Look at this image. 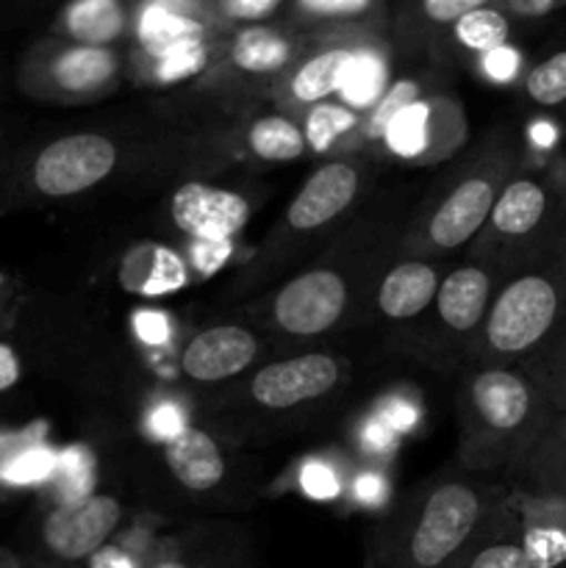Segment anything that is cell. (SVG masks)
<instances>
[{"label":"cell","mask_w":566,"mask_h":568,"mask_svg":"<svg viewBox=\"0 0 566 568\" xmlns=\"http://www.w3.org/2000/svg\"><path fill=\"white\" fill-rule=\"evenodd\" d=\"M566 300V270L527 272L503 288L488 311L486 338L497 353L519 355L542 344L558 325Z\"/></svg>","instance_id":"1"},{"label":"cell","mask_w":566,"mask_h":568,"mask_svg":"<svg viewBox=\"0 0 566 568\" xmlns=\"http://www.w3.org/2000/svg\"><path fill=\"white\" fill-rule=\"evenodd\" d=\"M114 144L98 133H75L53 142L33 164V183L50 197H70L103 181L114 170Z\"/></svg>","instance_id":"2"},{"label":"cell","mask_w":566,"mask_h":568,"mask_svg":"<svg viewBox=\"0 0 566 568\" xmlns=\"http://www.w3.org/2000/svg\"><path fill=\"white\" fill-rule=\"evenodd\" d=\"M481 499L466 486H444L427 499L422 519L411 538V558L420 568L442 566L475 527Z\"/></svg>","instance_id":"3"},{"label":"cell","mask_w":566,"mask_h":568,"mask_svg":"<svg viewBox=\"0 0 566 568\" xmlns=\"http://www.w3.org/2000/svg\"><path fill=\"white\" fill-rule=\"evenodd\" d=\"M120 521V505L111 497L64 503L44 521V544L61 560L92 558Z\"/></svg>","instance_id":"4"},{"label":"cell","mask_w":566,"mask_h":568,"mask_svg":"<svg viewBox=\"0 0 566 568\" xmlns=\"http://www.w3.org/2000/svg\"><path fill=\"white\" fill-rule=\"evenodd\" d=\"M347 286L336 272L316 270L289 283L275 300V320L283 331L316 336L342 316Z\"/></svg>","instance_id":"5"},{"label":"cell","mask_w":566,"mask_h":568,"mask_svg":"<svg viewBox=\"0 0 566 568\" xmlns=\"http://www.w3.org/2000/svg\"><path fill=\"white\" fill-rule=\"evenodd\" d=\"M247 203L242 194L186 183L172 197V222L198 242H228L247 222Z\"/></svg>","instance_id":"6"},{"label":"cell","mask_w":566,"mask_h":568,"mask_svg":"<svg viewBox=\"0 0 566 568\" xmlns=\"http://www.w3.org/2000/svg\"><path fill=\"white\" fill-rule=\"evenodd\" d=\"M338 366L327 355L311 353L261 369L253 381V397L264 408H292L322 397L336 386Z\"/></svg>","instance_id":"7"},{"label":"cell","mask_w":566,"mask_h":568,"mask_svg":"<svg viewBox=\"0 0 566 568\" xmlns=\"http://www.w3.org/2000/svg\"><path fill=\"white\" fill-rule=\"evenodd\" d=\"M536 392L519 375L505 369L483 372L472 383V403L486 427L497 433H516L533 425Z\"/></svg>","instance_id":"8"},{"label":"cell","mask_w":566,"mask_h":568,"mask_svg":"<svg viewBox=\"0 0 566 568\" xmlns=\"http://www.w3.org/2000/svg\"><path fill=\"white\" fill-rule=\"evenodd\" d=\"M255 353H259V344H255L253 333H247L244 327L225 325L200 333L186 347L181 364L189 377L211 383L247 369Z\"/></svg>","instance_id":"9"},{"label":"cell","mask_w":566,"mask_h":568,"mask_svg":"<svg viewBox=\"0 0 566 568\" xmlns=\"http://www.w3.org/2000/svg\"><path fill=\"white\" fill-rule=\"evenodd\" d=\"M355 189H358V175H355L353 166L338 164V161L336 164H325L300 189L292 209H289V222L297 231L325 225V222H331L333 216L347 209L350 200L355 197Z\"/></svg>","instance_id":"10"},{"label":"cell","mask_w":566,"mask_h":568,"mask_svg":"<svg viewBox=\"0 0 566 568\" xmlns=\"http://www.w3.org/2000/svg\"><path fill=\"white\" fill-rule=\"evenodd\" d=\"M494 189L483 178H469L442 203L431 222V239L438 247H458L492 216Z\"/></svg>","instance_id":"11"},{"label":"cell","mask_w":566,"mask_h":568,"mask_svg":"<svg viewBox=\"0 0 566 568\" xmlns=\"http://www.w3.org/2000/svg\"><path fill=\"white\" fill-rule=\"evenodd\" d=\"M553 211V194L536 178H519L503 189L492 209V225L508 239H527L542 231Z\"/></svg>","instance_id":"12"},{"label":"cell","mask_w":566,"mask_h":568,"mask_svg":"<svg viewBox=\"0 0 566 568\" xmlns=\"http://www.w3.org/2000/svg\"><path fill=\"white\" fill-rule=\"evenodd\" d=\"M166 464L172 475L192 491H209L225 475V464L214 438L194 427H186L181 436L166 444Z\"/></svg>","instance_id":"13"},{"label":"cell","mask_w":566,"mask_h":568,"mask_svg":"<svg viewBox=\"0 0 566 568\" xmlns=\"http://www.w3.org/2000/svg\"><path fill=\"white\" fill-rule=\"evenodd\" d=\"M533 519L522 532V549L533 568L566 566V497H547L533 505Z\"/></svg>","instance_id":"14"},{"label":"cell","mask_w":566,"mask_h":568,"mask_svg":"<svg viewBox=\"0 0 566 568\" xmlns=\"http://www.w3.org/2000/svg\"><path fill=\"white\" fill-rule=\"evenodd\" d=\"M492 281L477 266L455 270L438 288V314L453 331H472L488 311Z\"/></svg>","instance_id":"15"},{"label":"cell","mask_w":566,"mask_h":568,"mask_svg":"<svg viewBox=\"0 0 566 568\" xmlns=\"http://www.w3.org/2000/svg\"><path fill=\"white\" fill-rule=\"evenodd\" d=\"M436 272L427 264H400L383 281L377 303L381 311L392 320H408L425 311L436 297Z\"/></svg>","instance_id":"16"},{"label":"cell","mask_w":566,"mask_h":568,"mask_svg":"<svg viewBox=\"0 0 566 568\" xmlns=\"http://www.w3.org/2000/svg\"><path fill=\"white\" fill-rule=\"evenodd\" d=\"M203 28L200 22L189 20V17L178 14V11L166 9V6H148L139 22V39H142L144 50L155 59H166V55L178 53L200 44Z\"/></svg>","instance_id":"17"},{"label":"cell","mask_w":566,"mask_h":568,"mask_svg":"<svg viewBox=\"0 0 566 568\" xmlns=\"http://www.w3.org/2000/svg\"><path fill=\"white\" fill-rule=\"evenodd\" d=\"M353 59L355 53H350V50H327V53L311 59L294 75V94L305 100V103H314V100L327 98L331 92H338Z\"/></svg>","instance_id":"18"},{"label":"cell","mask_w":566,"mask_h":568,"mask_svg":"<svg viewBox=\"0 0 566 568\" xmlns=\"http://www.w3.org/2000/svg\"><path fill=\"white\" fill-rule=\"evenodd\" d=\"M114 72V55L103 48H75L55 64V81L70 92H89Z\"/></svg>","instance_id":"19"},{"label":"cell","mask_w":566,"mask_h":568,"mask_svg":"<svg viewBox=\"0 0 566 568\" xmlns=\"http://www.w3.org/2000/svg\"><path fill=\"white\" fill-rule=\"evenodd\" d=\"M72 37L87 44H103L122 31V9L111 0H87L67 14Z\"/></svg>","instance_id":"20"},{"label":"cell","mask_w":566,"mask_h":568,"mask_svg":"<svg viewBox=\"0 0 566 568\" xmlns=\"http://www.w3.org/2000/svg\"><path fill=\"white\" fill-rule=\"evenodd\" d=\"M289 59V42L277 33L264 31V28H253L244 31L233 44V61L236 67L247 72H272L277 67L286 64Z\"/></svg>","instance_id":"21"},{"label":"cell","mask_w":566,"mask_h":568,"mask_svg":"<svg viewBox=\"0 0 566 568\" xmlns=\"http://www.w3.org/2000/svg\"><path fill=\"white\" fill-rule=\"evenodd\" d=\"M250 148L261 159L292 161L303 153L305 139L294 122L283 120V116H264L250 131Z\"/></svg>","instance_id":"22"},{"label":"cell","mask_w":566,"mask_h":568,"mask_svg":"<svg viewBox=\"0 0 566 568\" xmlns=\"http://www.w3.org/2000/svg\"><path fill=\"white\" fill-rule=\"evenodd\" d=\"M527 98L544 109L566 103V48L553 50L547 59L530 67L525 81Z\"/></svg>","instance_id":"23"},{"label":"cell","mask_w":566,"mask_h":568,"mask_svg":"<svg viewBox=\"0 0 566 568\" xmlns=\"http://www.w3.org/2000/svg\"><path fill=\"white\" fill-rule=\"evenodd\" d=\"M455 37L461 39V44L472 50H481V53H492V50L505 48L511 37V26L505 20V14L494 9H477L472 14H466L464 20H458L455 26Z\"/></svg>","instance_id":"24"},{"label":"cell","mask_w":566,"mask_h":568,"mask_svg":"<svg viewBox=\"0 0 566 568\" xmlns=\"http://www.w3.org/2000/svg\"><path fill=\"white\" fill-rule=\"evenodd\" d=\"M383 75H386V70H383V64L375 55L355 53L353 64H350L338 92H342L353 105H370L372 100L381 94Z\"/></svg>","instance_id":"25"},{"label":"cell","mask_w":566,"mask_h":568,"mask_svg":"<svg viewBox=\"0 0 566 568\" xmlns=\"http://www.w3.org/2000/svg\"><path fill=\"white\" fill-rule=\"evenodd\" d=\"M427 105L425 103H414L397 116V120L388 125L386 131V142L394 153L400 155H416L422 153L425 148L427 136H425V125H427Z\"/></svg>","instance_id":"26"},{"label":"cell","mask_w":566,"mask_h":568,"mask_svg":"<svg viewBox=\"0 0 566 568\" xmlns=\"http://www.w3.org/2000/svg\"><path fill=\"white\" fill-rule=\"evenodd\" d=\"M355 125V116L338 105H316L305 122V139L316 153H325L344 131Z\"/></svg>","instance_id":"27"},{"label":"cell","mask_w":566,"mask_h":568,"mask_svg":"<svg viewBox=\"0 0 566 568\" xmlns=\"http://www.w3.org/2000/svg\"><path fill=\"white\" fill-rule=\"evenodd\" d=\"M416 94H420V87H416V81H400L394 83L392 89L386 92V98L377 103L375 114H372V122H370V136L381 139L386 136L388 125H392L394 120H397L400 114H403L408 105L416 103Z\"/></svg>","instance_id":"28"},{"label":"cell","mask_w":566,"mask_h":568,"mask_svg":"<svg viewBox=\"0 0 566 568\" xmlns=\"http://www.w3.org/2000/svg\"><path fill=\"white\" fill-rule=\"evenodd\" d=\"M55 469V455L44 447H31L11 458L3 466V477L17 486H28V483H39Z\"/></svg>","instance_id":"29"},{"label":"cell","mask_w":566,"mask_h":568,"mask_svg":"<svg viewBox=\"0 0 566 568\" xmlns=\"http://www.w3.org/2000/svg\"><path fill=\"white\" fill-rule=\"evenodd\" d=\"M61 483L67 488V499L70 503H81L87 499L89 486H92V460L83 449H67L59 458Z\"/></svg>","instance_id":"30"},{"label":"cell","mask_w":566,"mask_h":568,"mask_svg":"<svg viewBox=\"0 0 566 568\" xmlns=\"http://www.w3.org/2000/svg\"><path fill=\"white\" fill-rule=\"evenodd\" d=\"M205 64V50L203 44H194V48L178 50V53L166 55L159 61V78L161 81H181V78L194 75V72L203 70Z\"/></svg>","instance_id":"31"},{"label":"cell","mask_w":566,"mask_h":568,"mask_svg":"<svg viewBox=\"0 0 566 568\" xmlns=\"http://www.w3.org/2000/svg\"><path fill=\"white\" fill-rule=\"evenodd\" d=\"M469 568H533L527 564V555L522 544H494L475 555Z\"/></svg>","instance_id":"32"},{"label":"cell","mask_w":566,"mask_h":568,"mask_svg":"<svg viewBox=\"0 0 566 568\" xmlns=\"http://www.w3.org/2000/svg\"><path fill=\"white\" fill-rule=\"evenodd\" d=\"M300 486H303V491L311 499H333L338 494L336 475L325 464H316V460L303 466V471H300Z\"/></svg>","instance_id":"33"},{"label":"cell","mask_w":566,"mask_h":568,"mask_svg":"<svg viewBox=\"0 0 566 568\" xmlns=\"http://www.w3.org/2000/svg\"><path fill=\"white\" fill-rule=\"evenodd\" d=\"M544 381H547L549 399L566 405V336L560 338L555 353L544 364Z\"/></svg>","instance_id":"34"},{"label":"cell","mask_w":566,"mask_h":568,"mask_svg":"<svg viewBox=\"0 0 566 568\" xmlns=\"http://www.w3.org/2000/svg\"><path fill=\"white\" fill-rule=\"evenodd\" d=\"M542 460L547 469L558 471V475L560 471H566V410L555 419L553 433H549V438L544 442Z\"/></svg>","instance_id":"35"},{"label":"cell","mask_w":566,"mask_h":568,"mask_svg":"<svg viewBox=\"0 0 566 568\" xmlns=\"http://www.w3.org/2000/svg\"><path fill=\"white\" fill-rule=\"evenodd\" d=\"M183 430H186V425H183V414L175 408V405H159V408L150 414V433H153L155 438H161V442L170 444L172 438L181 436Z\"/></svg>","instance_id":"36"},{"label":"cell","mask_w":566,"mask_h":568,"mask_svg":"<svg viewBox=\"0 0 566 568\" xmlns=\"http://www.w3.org/2000/svg\"><path fill=\"white\" fill-rule=\"evenodd\" d=\"M477 9H483V0H427L425 3V14L436 22H458Z\"/></svg>","instance_id":"37"},{"label":"cell","mask_w":566,"mask_h":568,"mask_svg":"<svg viewBox=\"0 0 566 568\" xmlns=\"http://www.w3.org/2000/svg\"><path fill=\"white\" fill-rule=\"evenodd\" d=\"M133 327H137L139 338L148 344H164L170 338V322L159 311H139Z\"/></svg>","instance_id":"38"},{"label":"cell","mask_w":566,"mask_h":568,"mask_svg":"<svg viewBox=\"0 0 566 568\" xmlns=\"http://www.w3.org/2000/svg\"><path fill=\"white\" fill-rule=\"evenodd\" d=\"M483 67H486L488 78H494V81H511L516 75V67H519V55L511 48H497L486 53Z\"/></svg>","instance_id":"39"},{"label":"cell","mask_w":566,"mask_h":568,"mask_svg":"<svg viewBox=\"0 0 566 568\" xmlns=\"http://www.w3.org/2000/svg\"><path fill=\"white\" fill-rule=\"evenodd\" d=\"M566 0H508L511 14L530 17V20H538V17H549L555 11H564Z\"/></svg>","instance_id":"40"},{"label":"cell","mask_w":566,"mask_h":568,"mask_svg":"<svg viewBox=\"0 0 566 568\" xmlns=\"http://www.w3.org/2000/svg\"><path fill=\"white\" fill-rule=\"evenodd\" d=\"M231 255V244L228 242H198L194 244V261L203 272H214L222 261Z\"/></svg>","instance_id":"41"},{"label":"cell","mask_w":566,"mask_h":568,"mask_svg":"<svg viewBox=\"0 0 566 568\" xmlns=\"http://www.w3.org/2000/svg\"><path fill=\"white\" fill-rule=\"evenodd\" d=\"M381 422H383V425L392 427L394 433L408 430V427L416 422V410L411 408L408 403H403V399H394V403H388L386 408H383Z\"/></svg>","instance_id":"42"},{"label":"cell","mask_w":566,"mask_h":568,"mask_svg":"<svg viewBox=\"0 0 566 568\" xmlns=\"http://www.w3.org/2000/svg\"><path fill=\"white\" fill-rule=\"evenodd\" d=\"M275 9V0H233V3L225 6L228 14L242 17V20H261V17L272 14Z\"/></svg>","instance_id":"43"},{"label":"cell","mask_w":566,"mask_h":568,"mask_svg":"<svg viewBox=\"0 0 566 568\" xmlns=\"http://www.w3.org/2000/svg\"><path fill=\"white\" fill-rule=\"evenodd\" d=\"M159 272H155V286L150 288V292H166V288H175L178 283L183 281V272H181V264H178L175 258H172L170 253H159Z\"/></svg>","instance_id":"44"},{"label":"cell","mask_w":566,"mask_h":568,"mask_svg":"<svg viewBox=\"0 0 566 568\" xmlns=\"http://www.w3.org/2000/svg\"><path fill=\"white\" fill-rule=\"evenodd\" d=\"M89 568H137V566H133V560L128 558L122 549L100 547L98 552L89 558Z\"/></svg>","instance_id":"45"},{"label":"cell","mask_w":566,"mask_h":568,"mask_svg":"<svg viewBox=\"0 0 566 568\" xmlns=\"http://www.w3.org/2000/svg\"><path fill=\"white\" fill-rule=\"evenodd\" d=\"M355 497L366 505H377L383 497H386V486L377 475H364L355 480Z\"/></svg>","instance_id":"46"},{"label":"cell","mask_w":566,"mask_h":568,"mask_svg":"<svg viewBox=\"0 0 566 568\" xmlns=\"http://www.w3.org/2000/svg\"><path fill=\"white\" fill-rule=\"evenodd\" d=\"M20 381V361H17L14 349L0 344V392L11 388Z\"/></svg>","instance_id":"47"},{"label":"cell","mask_w":566,"mask_h":568,"mask_svg":"<svg viewBox=\"0 0 566 568\" xmlns=\"http://www.w3.org/2000/svg\"><path fill=\"white\" fill-rule=\"evenodd\" d=\"M364 444L370 449H375V453H386V449H392L394 444V430L388 425H383L381 419H375L370 427H366Z\"/></svg>","instance_id":"48"},{"label":"cell","mask_w":566,"mask_h":568,"mask_svg":"<svg viewBox=\"0 0 566 568\" xmlns=\"http://www.w3.org/2000/svg\"><path fill=\"white\" fill-rule=\"evenodd\" d=\"M305 9L311 11H325V14H353V11H364V0H309Z\"/></svg>","instance_id":"49"},{"label":"cell","mask_w":566,"mask_h":568,"mask_svg":"<svg viewBox=\"0 0 566 568\" xmlns=\"http://www.w3.org/2000/svg\"><path fill=\"white\" fill-rule=\"evenodd\" d=\"M530 139H533V144H536V148L547 150V148H553L555 139H558V131H555L549 122H536V125L530 128Z\"/></svg>","instance_id":"50"},{"label":"cell","mask_w":566,"mask_h":568,"mask_svg":"<svg viewBox=\"0 0 566 568\" xmlns=\"http://www.w3.org/2000/svg\"><path fill=\"white\" fill-rule=\"evenodd\" d=\"M558 494L560 497H566V471H560L558 475Z\"/></svg>","instance_id":"51"},{"label":"cell","mask_w":566,"mask_h":568,"mask_svg":"<svg viewBox=\"0 0 566 568\" xmlns=\"http://www.w3.org/2000/svg\"><path fill=\"white\" fill-rule=\"evenodd\" d=\"M155 568H189V566H183V564H175V560H172V564H161V566H155Z\"/></svg>","instance_id":"52"},{"label":"cell","mask_w":566,"mask_h":568,"mask_svg":"<svg viewBox=\"0 0 566 568\" xmlns=\"http://www.w3.org/2000/svg\"><path fill=\"white\" fill-rule=\"evenodd\" d=\"M564 568H566V566H564Z\"/></svg>","instance_id":"53"}]
</instances>
